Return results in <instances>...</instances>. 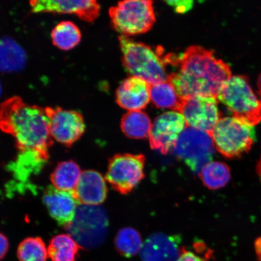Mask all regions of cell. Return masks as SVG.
I'll return each instance as SVG.
<instances>
[{
    "mask_svg": "<svg viewBox=\"0 0 261 261\" xmlns=\"http://www.w3.org/2000/svg\"><path fill=\"white\" fill-rule=\"evenodd\" d=\"M172 63L178 65L176 72L168 75L181 99L195 96L217 98L221 87L232 76L230 67L214 56V51L192 45Z\"/></svg>",
    "mask_w": 261,
    "mask_h": 261,
    "instance_id": "6da1fadb",
    "label": "cell"
},
{
    "mask_svg": "<svg viewBox=\"0 0 261 261\" xmlns=\"http://www.w3.org/2000/svg\"><path fill=\"white\" fill-rule=\"evenodd\" d=\"M0 130L14 138L19 152H35L48 159L53 144L45 108L24 102L19 96L0 104Z\"/></svg>",
    "mask_w": 261,
    "mask_h": 261,
    "instance_id": "7a4b0ae2",
    "label": "cell"
},
{
    "mask_svg": "<svg viewBox=\"0 0 261 261\" xmlns=\"http://www.w3.org/2000/svg\"><path fill=\"white\" fill-rule=\"evenodd\" d=\"M119 40L123 64L132 76L141 78L149 85L168 80L165 62L151 47L122 35Z\"/></svg>",
    "mask_w": 261,
    "mask_h": 261,
    "instance_id": "3957f363",
    "label": "cell"
},
{
    "mask_svg": "<svg viewBox=\"0 0 261 261\" xmlns=\"http://www.w3.org/2000/svg\"><path fill=\"white\" fill-rule=\"evenodd\" d=\"M217 99L233 117L255 126L261 121V97H257L244 76H231L218 92Z\"/></svg>",
    "mask_w": 261,
    "mask_h": 261,
    "instance_id": "277c9868",
    "label": "cell"
},
{
    "mask_svg": "<svg viewBox=\"0 0 261 261\" xmlns=\"http://www.w3.org/2000/svg\"><path fill=\"white\" fill-rule=\"evenodd\" d=\"M211 136L215 149L230 159L247 154L256 140L254 126L234 117L220 118Z\"/></svg>",
    "mask_w": 261,
    "mask_h": 261,
    "instance_id": "5b68a950",
    "label": "cell"
},
{
    "mask_svg": "<svg viewBox=\"0 0 261 261\" xmlns=\"http://www.w3.org/2000/svg\"><path fill=\"white\" fill-rule=\"evenodd\" d=\"M109 223L107 212L100 205L80 204L73 221L65 228L81 248L91 250L105 243Z\"/></svg>",
    "mask_w": 261,
    "mask_h": 261,
    "instance_id": "8992f818",
    "label": "cell"
},
{
    "mask_svg": "<svg viewBox=\"0 0 261 261\" xmlns=\"http://www.w3.org/2000/svg\"><path fill=\"white\" fill-rule=\"evenodd\" d=\"M113 28L122 35L145 34L155 22L153 2L130 0L118 3L109 10Z\"/></svg>",
    "mask_w": 261,
    "mask_h": 261,
    "instance_id": "52a82bcc",
    "label": "cell"
},
{
    "mask_svg": "<svg viewBox=\"0 0 261 261\" xmlns=\"http://www.w3.org/2000/svg\"><path fill=\"white\" fill-rule=\"evenodd\" d=\"M215 148L211 134L188 126L173 149L179 160L199 174L205 165L212 162Z\"/></svg>",
    "mask_w": 261,
    "mask_h": 261,
    "instance_id": "ba28073f",
    "label": "cell"
},
{
    "mask_svg": "<svg viewBox=\"0 0 261 261\" xmlns=\"http://www.w3.org/2000/svg\"><path fill=\"white\" fill-rule=\"evenodd\" d=\"M145 161L143 154L114 155L108 165L106 180L120 194H129L145 177Z\"/></svg>",
    "mask_w": 261,
    "mask_h": 261,
    "instance_id": "9c48e42d",
    "label": "cell"
},
{
    "mask_svg": "<svg viewBox=\"0 0 261 261\" xmlns=\"http://www.w3.org/2000/svg\"><path fill=\"white\" fill-rule=\"evenodd\" d=\"M217 100L207 96L185 98L175 111L182 114L188 126L211 135L220 119Z\"/></svg>",
    "mask_w": 261,
    "mask_h": 261,
    "instance_id": "30bf717a",
    "label": "cell"
},
{
    "mask_svg": "<svg viewBox=\"0 0 261 261\" xmlns=\"http://www.w3.org/2000/svg\"><path fill=\"white\" fill-rule=\"evenodd\" d=\"M45 110L52 139L69 147L84 135L86 124L81 113L59 107H46Z\"/></svg>",
    "mask_w": 261,
    "mask_h": 261,
    "instance_id": "8fae6325",
    "label": "cell"
},
{
    "mask_svg": "<svg viewBox=\"0 0 261 261\" xmlns=\"http://www.w3.org/2000/svg\"><path fill=\"white\" fill-rule=\"evenodd\" d=\"M182 114L169 112L161 114L155 119L149 135L150 146L163 155L174 148L179 137L188 127Z\"/></svg>",
    "mask_w": 261,
    "mask_h": 261,
    "instance_id": "7c38bea8",
    "label": "cell"
},
{
    "mask_svg": "<svg viewBox=\"0 0 261 261\" xmlns=\"http://www.w3.org/2000/svg\"><path fill=\"white\" fill-rule=\"evenodd\" d=\"M30 6L34 13L74 15L89 22L96 20L100 10L95 0H34Z\"/></svg>",
    "mask_w": 261,
    "mask_h": 261,
    "instance_id": "4fadbf2b",
    "label": "cell"
},
{
    "mask_svg": "<svg viewBox=\"0 0 261 261\" xmlns=\"http://www.w3.org/2000/svg\"><path fill=\"white\" fill-rule=\"evenodd\" d=\"M43 201L50 216L65 228L73 221L80 205L74 191L58 190L54 187L45 189Z\"/></svg>",
    "mask_w": 261,
    "mask_h": 261,
    "instance_id": "5bb4252c",
    "label": "cell"
},
{
    "mask_svg": "<svg viewBox=\"0 0 261 261\" xmlns=\"http://www.w3.org/2000/svg\"><path fill=\"white\" fill-rule=\"evenodd\" d=\"M179 236L155 233L143 244L141 251L142 261H177L182 248Z\"/></svg>",
    "mask_w": 261,
    "mask_h": 261,
    "instance_id": "9a60e30c",
    "label": "cell"
},
{
    "mask_svg": "<svg viewBox=\"0 0 261 261\" xmlns=\"http://www.w3.org/2000/svg\"><path fill=\"white\" fill-rule=\"evenodd\" d=\"M150 99V85L138 77L123 80L116 91L117 103L129 112L145 109Z\"/></svg>",
    "mask_w": 261,
    "mask_h": 261,
    "instance_id": "2e32d148",
    "label": "cell"
},
{
    "mask_svg": "<svg viewBox=\"0 0 261 261\" xmlns=\"http://www.w3.org/2000/svg\"><path fill=\"white\" fill-rule=\"evenodd\" d=\"M74 194L80 204L99 205L105 201L107 197L106 179L99 172L84 171L82 172Z\"/></svg>",
    "mask_w": 261,
    "mask_h": 261,
    "instance_id": "e0dca14e",
    "label": "cell"
},
{
    "mask_svg": "<svg viewBox=\"0 0 261 261\" xmlns=\"http://www.w3.org/2000/svg\"><path fill=\"white\" fill-rule=\"evenodd\" d=\"M48 159L35 152H19L16 161L10 165L14 178L25 182L32 175L38 174Z\"/></svg>",
    "mask_w": 261,
    "mask_h": 261,
    "instance_id": "ac0fdd59",
    "label": "cell"
},
{
    "mask_svg": "<svg viewBox=\"0 0 261 261\" xmlns=\"http://www.w3.org/2000/svg\"><path fill=\"white\" fill-rule=\"evenodd\" d=\"M152 124L147 114L142 111H132L124 114L120 126L128 138L143 139L148 138Z\"/></svg>",
    "mask_w": 261,
    "mask_h": 261,
    "instance_id": "d6986e66",
    "label": "cell"
},
{
    "mask_svg": "<svg viewBox=\"0 0 261 261\" xmlns=\"http://www.w3.org/2000/svg\"><path fill=\"white\" fill-rule=\"evenodd\" d=\"M82 172L73 161L59 163L51 175L53 187L58 190L73 192L79 182Z\"/></svg>",
    "mask_w": 261,
    "mask_h": 261,
    "instance_id": "ffe728a7",
    "label": "cell"
},
{
    "mask_svg": "<svg viewBox=\"0 0 261 261\" xmlns=\"http://www.w3.org/2000/svg\"><path fill=\"white\" fill-rule=\"evenodd\" d=\"M80 249L70 234H60L52 238L47 250L51 261H76Z\"/></svg>",
    "mask_w": 261,
    "mask_h": 261,
    "instance_id": "44dd1931",
    "label": "cell"
},
{
    "mask_svg": "<svg viewBox=\"0 0 261 261\" xmlns=\"http://www.w3.org/2000/svg\"><path fill=\"white\" fill-rule=\"evenodd\" d=\"M52 42L60 50L68 51L76 47L82 39L79 28L71 21H62L53 29L51 33Z\"/></svg>",
    "mask_w": 261,
    "mask_h": 261,
    "instance_id": "7402d4cb",
    "label": "cell"
},
{
    "mask_svg": "<svg viewBox=\"0 0 261 261\" xmlns=\"http://www.w3.org/2000/svg\"><path fill=\"white\" fill-rule=\"evenodd\" d=\"M198 174L205 187L211 190L224 188L231 178L229 167L226 163L220 162L207 163Z\"/></svg>",
    "mask_w": 261,
    "mask_h": 261,
    "instance_id": "603a6c76",
    "label": "cell"
},
{
    "mask_svg": "<svg viewBox=\"0 0 261 261\" xmlns=\"http://www.w3.org/2000/svg\"><path fill=\"white\" fill-rule=\"evenodd\" d=\"M116 249L120 255L130 258L141 252L143 244L141 234L132 227H124L114 240Z\"/></svg>",
    "mask_w": 261,
    "mask_h": 261,
    "instance_id": "cb8c5ba5",
    "label": "cell"
},
{
    "mask_svg": "<svg viewBox=\"0 0 261 261\" xmlns=\"http://www.w3.org/2000/svg\"><path fill=\"white\" fill-rule=\"evenodd\" d=\"M150 99L160 109L177 110L181 98L179 97L171 82L150 85Z\"/></svg>",
    "mask_w": 261,
    "mask_h": 261,
    "instance_id": "d4e9b609",
    "label": "cell"
},
{
    "mask_svg": "<svg viewBox=\"0 0 261 261\" xmlns=\"http://www.w3.org/2000/svg\"><path fill=\"white\" fill-rule=\"evenodd\" d=\"M17 257L19 261H48V250L41 238L29 237L19 244Z\"/></svg>",
    "mask_w": 261,
    "mask_h": 261,
    "instance_id": "484cf974",
    "label": "cell"
},
{
    "mask_svg": "<svg viewBox=\"0 0 261 261\" xmlns=\"http://www.w3.org/2000/svg\"><path fill=\"white\" fill-rule=\"evenodd\" d=\"M211 256L203 257L194 252L187 250V248L184 247L181 255L177 261H207L205 257L208 258Z\"/></svg>",
    "mask_w": 261,
    "mask_h": 261,
    "instance_id": "4316f807",
    "label": "cell"
},
{
    "mask_svg": "<svg viewBox=\"0 0 261 261\" xmlns=\"http://www.w3.org/2000/svg\"><path fill=\"white\" fill-rule=\"evenodd\" d=\"M169 5L174 8L176 12L184 14L193 7L194 2L192 1H168Z\"/></svg>",
    "mask_w": 261,
    "mask_h": 261,
    "instance_id": "83f0119b",
    "label": "cell"
},
{
    "mask_svg": "<svg viewBox=\"0 0 261 261\" xmlns=\"http://www.w3.org/2000/svg\"><path fill=\"white\" fill-rule=\"evenodd\" d=\"M9 248V241L5 234L0 233V260L6 256Z\"/></svg>",
    "mask_w": 261,
    "mask_h": 261,
    "instance_id": "f1b7e54d",
    "label": "cell"
},
{
    "mask_svg": "<svg viewBox=\"0 0 261 261\" xmlns=\"http://www.w3.org/2000/svg\"><path fill=\"white\" fill-rule=\"evenodd\" d=\"M254 249L257 260L261 261V237L257 238L254 243Z\"/></svg>",
    "mask_w": 261,
    "mask_h": 261,
    "instance_id": "f546056e",
    "label": "cell"
},
{
    "mask_svg": "<svg viewBox=\"0 0 261 261\" xmlns=\"http://www.w3.org/2000/svg\"><path fill=\"white\" fill-rule=\"evenodd\" d=\"M257 88H258L259 95L261 97V73L258 77V79H257Z\"/></svg>",
    "mask_w": 261,
    "mask_h": 261,
    "instance_id": "4dcf8cb0",
    "label": "cell"
},
{
    "mask_svg": "<svg viewBox=\"0 0 261 261\" xmlns=\"http://www.w3.org/2000/svg\"><path fill=\"white\" fill-rule=\"evenodd\" d=\"M0 93H1V87H0Z\"/></svg>",
    "mask_w": 261,
    "mask_h": 261,
    "instance_id": "1f68e13d",
    "label": "cell"
}]
</instances>
